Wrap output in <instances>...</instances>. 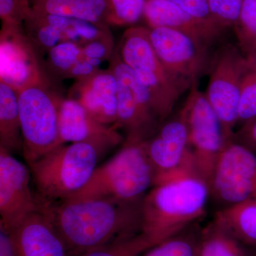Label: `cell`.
<instances>
[{
	"label": "cell",
	"mask_w": 256,
	"mask_h": 256,
	"mask_svg": "<svg viewBox=\"0 0 256 256\" xmlns=\"http://www.w3.org/2000/svg\"><path fill=\"white\" fill-rule=\"evenodd\" d=\"M141 202L106 200L42 202L72 256L140 232Z\"/></svg>",
	"instance_id": "obj_1"
},
{
	"label": "cell",
	"mask_w": 256,
	"mask_h": 256,
	"mask_svg": "<svg viewBox=\"0 0 256 256\" xmlns=\"http://www.w3.org/2000/svg\"><path fill=\"white\" fill-rule=\"evenodd\" d=\"M210 196V186L194 170L165 178L142 198L140 232L156 244L178 235L204 217Z\"/></svg>",
	"instance_id": "obj_2"
},
{
	"label": "cell",
	"mask_w": 256,
	"mask_h": 256,
	"mask_svg": "<svg viewBox=\"0 0 256 256\" xmlns=\"http://www.w3.org/2000/svg\"><path fill=\"white\" fill-rule=\"evenodd\" d=\"M116 144L100 141L62 144L28 165L41 202L67 200L90 180L101 156Z\"/></svg>",
	"instance_id": "obj_3"
},
{
	"label": "cell",
	"mask_w": 256,
	"mask_h": 256,
	"mask_svg": "<svg viewBox=\"0 0 256 256\" xmlns=\"http://www.w3.org/2000/svg\"><path fill=\"white\" fill-rule=\"evenodd\" d=\"M146 142L126 140L122 148L110 160L96 168L85 186L67 200L142 201L156 178Z\"/></svg>",
	"instance_id": "obj_4"
},
{
	"label": "cell",
	"mask_w": 256,
	"mask_h": 256,
	"mask_svg": "<svg viewBox=\"0 0 256 256\" xmlns=\"http://www.w3.org/2000/svg\"><path fill=\"white\" fill-rule=\"evenodd\" d=\"M28 164L62 146L58 134V110L62 98L52 92L42 77L16 92Z\"/></svg>",
	"instance_id": "obj_5"
},
{
	"label": "cell",
	"mask_w": 256,
	"mask_h": 256,
	"mask_svg": "<svg viewBox=\"0 0 256 256\" xmlns=\"http://www.w3.org/2000/svg\"><path fill=\"white\" fill-rule=\"evenodd\" d=\"M118 52L122 60L130 67L150 94L156 118L162 124L172 114L182 94L152 46L149 28H128L122 35Z\"/></svg>",
	"instance_id": "obj_6"
},
{
	"label": "cell",
	"mask_w": 256,
	"mask_h": 256,
	"mask_svg": "<svg viewBox=\"0 0 256 256\" xmlns=\"http://www.w3.org/2000/svg\"><path fill=\"white\" fill-rule=\"evenodd\" d=\"M247 60L238 46L226 44L212 57L205 95L220 119L226 143L233 140L238 122L242 76Z\"/></svg>",
	"instance_id": "obj_7"
},
{
	"label": "cell",
	"mask_w": 256,
	"mask_h": 256,
	"mask_svg": "<svg viewBox=\"0 0 256 256\" xmlns=\"http://www.w3.org/2000/svg\"><path fill=\"white\" fill-rule=\"evenodd\" d=\"M181 111L188 126L195 170L210 186L226 144L222 124L198 86L190 90Z\"/></svg>",
	"instance_id": "obj_8"
},
{
	"label": "cell",
	"mask_w": 256,
	"mask_h": 256,
	"mask_svg": "<svg viewBox=\"0 0 256 256\" xmlns=\"http://www.w3.org/2000/svg\"><path fill=\"white\" fill-rule=\"evenodd\" d=\"M150 40L158 58L182 94L190 92L210 69V52L181 32L149 28Z\"/></svg>",
	"instance_id": "obj_9"
},
{
	"label": "cell",
	"mask_w": 256,
	"mask_h": 256,
	"mask_svg": "<svg viewBox=\"0 0 256 256\" xmlns=\"http://www.w3.org/2000/svg\"><path fill=\"white\" fill-rule=\"evenodd\" d=\"M210 188L222 208L256 198V154L236 141L226 143Z\"/></svg>",
	"instance_id": "obj_10"
},
{
	"label": "cell",
	"mask_w": 256,
	"mask_h": 256,
	"mask_svg": "<svg viewBox=\"0 0 256 256\" xmlns=\"http://www.w3.org/2000/svg\"><path fill=\"white\" fill-rule=\"evenodd\" d=\"M30 168L0 148V228L10 232L28 216L41 210L31 188Z\"/></svg>",
	"instance_id": "obj_11"
},
{
	"label": "cell",
	"mask_w": 256,
	"mask_h": 256,
	"mask_svg": "<svg viewBox=\"0 0 256 256\" xmlns=\"http://www.w3.org/2000/svg\"><path fill=\"white\" fill-rule=\"evenodd\" d=\"M146 144L148 158L156 172L154 185L185 170L196 171L188 126L181 110L164 121L156 134L146 140Z\"/></svg>",
	"instance_id": "obj_12"
},
{
	"label": "cell",
	"mask_w": 256,
	"mask_h": 256,
	"mask_svg": "<svg viewBox=\"0 0 256 256\" xmlns=\"http://www.w3.org/2000/svg\"><path fill=\"white\" fill-rule=\"evenodd\" d=\"M42 77L37 53L22 26L2 24L0 33V82L18 92Z\"/></svg>",
	"instance_id": "obj_13"
},
{
	"label": "cell",
	"mask_w": 256,
	"mask_h": 256,
	"mask_svg": "<svg viewBox=\"0 0 256 256\" xmlns=\"http://www.w3.org/2000/svg\"><path fill=\"white\" fill-rule=\"evenodd\" d=\"M8 232L15 256H72L42 206Z\"/></svg>",
	"instance_id": "obj_14"
},
{
	"label": "cell",
	"mask_w": 256,
	"mask_h": 256,
	"mask_svg": "<svg viewBox=\"0 0 256 256\" xmlns=\"http://www.w3.org/2000/svg\"><path fill=\"white\" fill-rule=\"evenodd\" d=\"M118 130L96 120L76 99L62 98L58 110V134L62 144L92 140L118 146L126 140Z\"/></svg>",
	"instance_id": "obj_15"
},
{
	"label": "cell",
	"mask_w": 256,
	"mask_h": 256,
	"mask_svg": "<svg viewBox=\"0 0 256 256\" xmlns=\"http://www.w3.org/2000/svg\"><path fill=\"white\" fill-rule=\"evenodd\" d=\"M118 82L110 69H100L95 75L77 82L70 90L76 99L96 120L114 126L118 119Z\"/></svg>",
	"instance_id": "obj_16"
},
{
	"label": "cell",
	"mask_w": 256,
	"mask_h": 256,
	"mask_svg": "<svg viewBox=\"0 0 256 256\" xmlns=\"http://www.w3.org/2000/svg\"><path fill=\"white\" fill-rule=\"evenodd\" d=\"M143 18L149 28L176 30L208 52L222 35L196 21L171 0H146Z\"/></svg>",
	"instance_id": "obj_17"
},
{
	"label": "cell",
	"mask_w": 256,
	"mask_h": 256,
	"mask_svg": "<svg viewBox=\"0 0 256 256\" xmlns=\"http://www.w3.org/2000/svg\"><path fill=\"white\" fill-rule=\"evenodd\" d=\"M32 8L42 14L67 16L108 24V0H30Z\"/></svg>",
	"instance_id": "obj_18"
},
{
	"label": "cell",
	"mask_w": 256,
	"mask_h": 256,
	"mask_svg": "<svg viewBox=\"0 0 256 256\" xmlns=\"http://www.w3.org/2000/svg\"><path fill=\"white\" fill-rule=\"evenodd\" d=\"M212 222L247 247L256 248V198L220 208Z\"/></svg>",
	"instance_id": "obj_19"
},
{
	"label": "cell",
	"mask_w": 256,
	"mask_h": 256,
	"mask_svg": "<svg viewBox=\"0 0 256 256\" xmlns=\"http://www.w3.org/2000/svg\"><path fill=\"white\" fill-rule=\"evenodd\" d=\"M0 148L10 152L23 150L18 94L0 82Z\"/></svg>",
	"instance_id": "obj_20"
},
{
	"label": "cell",
	"mask_w": 256,
	"mask_h": 256,
	"mask_svg": "<svg viewBox=\"0 0 256 256\" xmlns=\"http://www.w3.org/2000/svg\"><path fill=\"white\" fill-rule=\"evenodd\" d=\"M197 256H252L248 247L212 222L200 233Z\"/></svg>",
	"instance_id": "obj_21"
},
{
	"label": "cell",
	"mask_w": 256,
	"mask_h": 256,
	"mask_svg": "<svg viewBox=\"0 0 256 256\" xmlns=\"http://www.w3.org/2000/svg\"><path fill=\"white\" fill-rule=\"evenodd\" d=\"M40 14L47 22L62 32L64 41L72 42L82 46L111 33L109 25L105 24L94 23L67 16Z\"/></svg>",
	"instance_id": "obj_22"
},
{
	"label": "cell",
	"mask_w": 256,
	"mask_h": 256,
	"mask_svg": "<svg viewBox=\"0 0 256 256\" xmlns=\"http://www.w3.org/2000/svg\"><path fill=\"white\" fill-rule=\"evenodd\" d=\"M24 26L28 40L38 54H46L50 48L64 41L62 32L34 10Z\"/></svg>",
	"instance_id": "obj_23"
},
{
	"label": "cell",
	"mask_w": 256,
	"mask_h": 256,
	"mask_svg": "<svg viewBox=\"0 0 256 256\" xmlns=\"http://www.w3.org/2000/svg\"><path fill=\"white\" fill-rule=\"evenodd\" d=\"M156 245L154 240L140 232L88 250L79 256H140Z\"/></svg>",
	"instance_id": "obj_24"
},
{
	"label": "cell",
	"mask_w": 256,
	"mask_h": 256,
	"mask_svg": "<svg viewBox=\"0 0 256 256\" xmlns=\"http://www.w3.org/2000/svg\"><path fill=\"white\" fill-rule=\"evenodd\" d=\"M200 233L182 232L160 242L140 256H197Z\"/></svg>",
	"instance_id": "obj_25"
},
{
	"label": "cell",
	"mask_w": 256,
	"mask_h": 256,
	"mask_svg": "<svg viewBox=\"0 0 256 256\" xmlns=\"http://www.w3.org/2000/svg\"><path fill=\"white\" fill-rule=\"evenodd\" d=\"M82 58V46L64 41L47 52L46 65L52 73L65 78L69 70Z\"/></svg>",
	"instance_id": "obj_26"
},
{
	"label": "cell",
	"mask_w": 256,
	"mask_h": 256,
	"mask_svg": "<svg viewBox=\"0 0 256 256\" xmlns=\"http://www.w3.org/2000/svg\"><path fill=\"white\" fill-rule=\"evenodd\" d=\"M238 48L246 54L256 44V0H244L234 26Z\"/></svg>",
	"instance_id": "obj_27"
},
{
	"label": "cell",
	"mask_w": 256,
	"mask_h": 256,
	"mask_svg": "<svg viewBox=\"0 0 256 256\" xmlns=\"http://www.w3.org/2000/svg\"><path fill=\"white\" fill-rule=\"evenodd\" d=\"M256 117V65L247 60L242 76L238 107V126Z\"/></svg>",
	"instance_id": "obj_28"
},
{
	"label": "cell",
	"mask_w": 256,
	"mask_h": 256,
	"mask_svg": "<svg viewBox=\"0 0 256 256\" xmlns=\"http://www.w3.org/2000/svg\"><path fill=\"white\" fill-rule=\"evenodd\" d=\"M108 24L128 26L137 23L144 16L146 0H108Z\"/></svg>",
	"instance_id": "obj_29"
},
{
	"label": "cell",
	"mask_w": 256,
	"mask_h": 256,
	"mask_svg": "<svg viewBox=\"0 0 256 256\" xmlns=\"http://www.w3.org/2000/svg\"><path fill=\"white\" fill-rule=\"evenodd\" d=\"M244 0H207L210 14L218 28L225 32L234 28Z\"/></svg>",
	"instance_id": "obj_30"
},
{
	"label": "cell",
	"mask_w": 256,
	"mask_h": 256,
	"mask_svg": "<svg viewBox=\"0 0 256 256\" xmlns=\"http://www.w3.org/2000/svg\"><path fill=\"white\" fill-rule=\"evenodd\" d=\"M33 11L30 0H0V18L2 24L22 26Z\"/></svg>",
	"instance_id": "obj_31"
},
{
	"label": "cell",
	"mask_w": 256,
	"mask_h": 256,
	"mask_svg": "<svg viewBox=\"0 0 256 256\" xmlns=\"http://www.w3.org/2000/svg\"><path fill=\"white\" fill-rule=\"evenodd\" d=\"M114 40L112 33L96 38L82 46V58L92 65L100 67L102 62L110 60L114 54Z\"/></svg>",
	"instance_id": "obj_32"
},
{
	"label": "cell",
	"mask_w": 256,
	"mask_h": 256,
	"mask_svg": "<svg viewBox=\"0 0 256 256\" xmlns=\"http://www.w3.org/2000/svg\"><path fill=\"white\" fill-rule=\"evenodd\" d=\"M171 1L202 24L218 33H224V31L218 28V25L216 24L212 18L207 0H171Z\"/></svg>",
	"instance_id": "obj_33"
},
{
	"label": "cell",
	"mask_w": 256,
	"mask_h": 256,
	"mask_svg": "<svg viewBox=\"0 0 256 256\" xmlns=\"http://www.w3.org/2000/svg\"><path fill=\"white\" fill-rule=\"evenodd\" d=\"M233 140L240 143L256 154V117L239 126Z\"/></svg>",
	"instance_id": "obj_34"
},
{
	"label": "cell",
	"mask_w": 256,
	"mask_h": 256,
	"mask_svg": "<svg viewBox=\"0 0 256 256\" xmlns=\"http://www.w3.org/2000/svg\"><path fill=\"white\" fill-rule=\"evenodd\" d=\"M100 70V67L96 66L82 58L69 70L65 78L76 79L77 82H82L90 78Z\"/></svg>",
	"instance_id": "obj_35"
},
{
	"label": "cell",
	"mask_w": 256,
	"mask_h": 256,
	"mask_svg": "<svg viewBox=\"0 0 256 256\" xmlns=\"http://www.w3.org/2000/svg\"><path fill=\"white\" fill-rule=\"evenodd\" d=\"M0 256H15L10 232L0 228Z\"/></svg>",
	"instance_id": "obj_36"
},
{
	"label": "cell",
	"mask_w": 256,
	"mask_h": 256,
	"mask_svg": "<svg viewBox=\"0 0 256 256\" xmlns=\"http://www.w3.org/2000/svg\"><path fill=\"white\" fill-rule=\"evenodd\" d=\"M250 63L256 64V44L252 47V50H249L246 54L244 55Z\"/></svg>",
	"instance_id": "obj_37"
}]
</instances>
